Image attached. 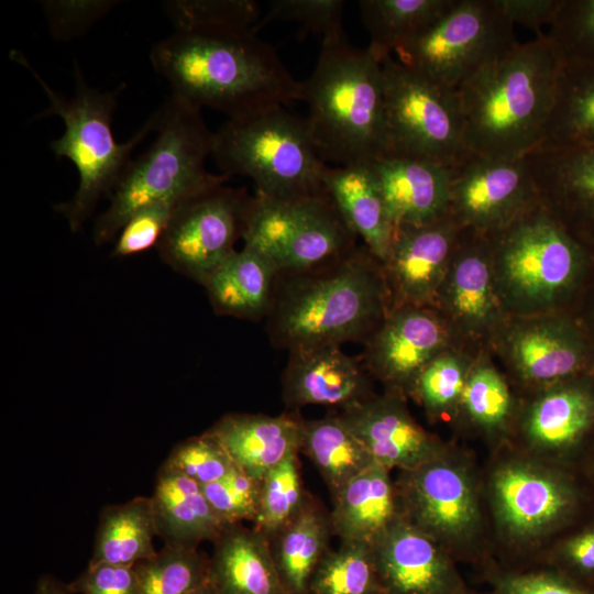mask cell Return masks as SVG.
Masks as SVG:
<instances>
[{"label":"cell","mask_w":594,"mask_h":594,"mask_svg":"<svg viewBox=\"0 0 594 594\" xmlns=\"http://www.w3.org/2000/svg\"><path fill=\"white\" fill-rule=\"evenodd\" d=\"M389 471L374 463L332 496L330 520L333 534L341 541L371 543L403 516Z\"/></svg>","instance_id":"obj_30"},{"label":"cell","mask_w":594,"mask_h":594,"mask_svg":"<svg viewBox=\"0 0 594 594\" xmlns=\"http://www.w3.org/2000/svg\"><path fill=\"white\" fill-rule=\"evenodd\" d=\"M528 454L582 471L594 446V373L551 385L522 422Z\"/></svg>","instance_id":"obj_16"},{"label":"cell","mask_w":594,"mask_h":594,"mask_svg":"<svg viewBox=\"0 0 594 594\" xmlns=\"http://www.w3.org/2000/svg\"><path fill=\"white\" fill-rule=\"evenodd\" d=\"M517 43L514 24L494 0H457L396 55L399 63L436 85L457 90Z\"/></svg>","instance_id":"obj_12"},{"label":"cell","mask_w":594,"mask_h":594,"mask_svg":"<svg viewBox=\"0 0 594 594\" xmlns=\"http://www.w3.org/2000/svg\"><path fill=\"white\" fill-rule=\"evenodd\" d=\"M381 268L355 244L319 266L280 273L266 316L271 340L293 351L369 339L387 316Z\"/></svg>","instance_id":"obj_2"},{"label":"cell","mask_w":594,"mask_h":594,"mask_svg":"<svg viewBox=\"0 0 594 594\" xmlns=\"http://www.w3.org/2000/svg\"><path fill=\"white\" fill-rule=\"evenodd\" d=\"M385 155L454 166L469 152L457 90L436 85L392 55L381 59Z\"/></svg>","instance_id":"obj_10"},{"label":"cell","mask_w":594,"mask_h":594,"mask_svg":"<svg viewBox=\"0 0 594 594\" xmlns=\"http://www.w3.org/2000/svg\"><path fill=\"white\" fill-rule=\"evenodd\" d=\"M367 371L340 345H319L289 351L282 377L287 406H337L341 409L370 396Z\"/></svg>","instance_id":"obj_22"},{"label":"cell","mask_w":594,"mask_h":594,"mask_svg":"<svg viewBox=\"0 0 594 594\" xmlns=\"http://www.w3.org/2000/svg\"><path fill=\"white\" fill-rule=\"evenodd\" d=\"M592 592H593V594H594V590H593Z\"/></svg>","instance_id":"obj_58"},{"label":"cell","mask_w":594,"mask_h":594,"mask_svg":"<svg viewBox=\"0 0 594 594\" xmlns=\"http://www.w3.org/2000/svg\"><path fill=\"white\" fill-rule=\"evenodd\" d=\"M371 547L384 594H461L468 588L453 557L403 516Z\"/></svg>","instance_id":"obj_17"},{"label":"cell","mask_w":594,"mask_h":594,"mask_svg":"<svg viewBox=\"0 0 594 594\" xmlns=\"http://www.w3.org/2000/svg\"><path fill=\"white\" fill-rule=\"evenodd\" d=\"M512 353L529 382L554 385L594 373V340L580 319L563 317L520 331Z\"/></svg>","instance_id":"obj_23"},{"label":"cell","mask_w":594,"mask_h":594,"mask_svg":"<svg viewBox=\"0 0 594 594\" xmlns=\"http://www.w3.org/2000/svg\"><path fill=\"white\" fill-rule=\"evenodd\" d=\"M371 165L395 230L430 223L448 213L453 166L396 156H383Z\"/></svg>","instance_id":"obj_24"},{"label":"cell","mask_w":594,"mask_h":594,"mask_svg":"<svg viewBox=\"0 0 594 594\" xmlns=\"http://www.w3.org/2000/svg\"><path fill=\"white\" fill-rule=\"evenodd\" d=\"M323 184L351 231L362 238L366 249L384 264L395 226L372 165L327 166Z\"/></svg>","instance_id":"obj_26"},{"label":"cell","mask_w":594,"mask_h":594,"mask_svg":"<svg viewBox=\"0 0 594 594\" xmlns=\"http://www.w3.org/2000/svg\"><path fill=\"white\" fill-rule=\"evenodd\" d=\"M403 517L453 558L475 554L483 530L480 491L473 466L444 449L395 482Z\"/></svg>","instance_id":"obj_13"},{"label":"cell","mask_w":594,"mask_h":594,"mask_svg":"<svg viewBox=\"0 0 594 594\" xmlns=\"http://www.w3.org/2000/svg\"><path fill=\"white\" fill-rule=\"evenodd\" d=\"M501 12L515 25L540 32L557 16L563 0H494Z\"/></svg>","instance_id":"obj_52"},{"label":"cell","mask_w":594,"mask_h":594,"mask_svg":"<svg viewBox=\"0 0 594 594\" xmlns=\"http://www.w3.org/2000/svg\"><path fill=\"white\" fill-rule=\"evenodd\" d=\"M563 63H594V0H563L546 34Z\"/></svg>","instance_id":"obj_41"},{"label":"cell","mask_w":594,"mask_h":594,"mask_svg":"<svg viewBox=\"0 0 594 594\" xmlns=\"http://www.w3.org/2000/svg\"><path fill=\"white\" fill-rule=\"evenodd\" d=\"M457 0H360L369 50L380 59L396 53L432 26Z\"/></svg>","instance_id":"obj_36"},{"label":"cell","mask_w":594,"mask_h":594,"mask_svg":"<svg viewBox=\"0 0 594 594\" xmlns=\"http://www.w3.org/2000/svg\"><path fill=\"white\" fill-rule=\"evenodd\" d=\"M541 206L594 249V144L525 156Z\"/></svg>","instance_id":"obj_20"},{"label":"cell","mask_w":594,"mask_h":594,"mask_svg":"<svg viewBox=\"0 0 594 594\" xmlns=\"http://www.w3.org/2000/svg\"><path fill=\"white\" fill-rule=\"evenodd\" d=\"M151 497L157 537L164 546L197 549L215 541L224 525L202 488L178 471L162 464Z\"/></svg>","instance_id":"obj_28"},{"label":"cell","mask_w":594,"mask_h":594,"mask_svg":"<svg viewBox=\"0 0 594 594\" xmlns=\"http://www.w3.org/2000/svg\"><path fill=\"white\" fill-rule=\"evenodd\" d=\"M538 202L526 157L468 152L453 166L448 213L461 229L504 230Z\"/></svg>","instance_id":"obj_15"},{"label":"cell","mask_w":594,"mask_h":594,"mask_svg":"<svg viewBox=\"0 0 594 594\" xmlns=\"http://www.w3.org/2000/svg\"><path fill=\"white\" fill-rule=\"evenodd\" d=\"M162 9L177 33L217 35L255 31L261 20V7L253 0H169L162 3Z\"/></svg>","instance_id":"obj_37"},{"label":"cell","mask_w":594,"mask_h":594,"mask_svg":"<svg viewBox=\"0 0 594 594\" xmlns=\"http://www.w3.org/2000/svg\"><path fill=\"white\" fill-rule=\"evenodd\" d=\"M487 579L491 594H593L551 566L528 571L493 569Z\"/></svg>","instance_id":"obj_50"},{"label":"cell","mask_w":594,"mask_h":594,"mask_svg":"<svg viewBox=\"0 0 594 594\" xmlns=\"http://www.w3.org/2000/svg\"><path fill=\"white\" fill-rule=\"evenodd\" d=\"M492 234L508 288L527 301L574 300L594 283V249L573 237L540 202Z\"/></svg>","instance_id":"obj_9"},{"label":"cell","mask_w":594,"mask_h":594,"mask_svg":"<svg viewBox=\"0 0 594 594\" xmlns=\"http://www.w3.org/2000/svg\"><path fill=\"white\" fill-rule=\"evenodd\" d=\"M330 514L314 499L268 538L273 561L286 594H308L312 574L329 549Z\"/></svg>","instance_id":"obj_32"},{"label":"cell","mask_w":594,"mask_h":594,"mask_svg":"<svg viewBox=\"0 0 594 594\" xmlns=\"http://www.w3.org/2000/svg\"><path fill=\"white\" fill-rule=\"evenodd\" d=\"M447 331L419 306L395 308L366 340L365 370L393 387L411 386L420 371L441 354Z\"/></svg>","instance_id":"obj_18"},{"label":"cell","mask_w":594,"mask_h":594,"mask_svg":"<svg viewBox=\"0 0 594 594\" xmlns=\"http://www.w3.org/2000/svg\"><path fill=\"white\" fill-rule=\"evenodd\" d=\"M157 135L152 145L130 162L110 204L97 218L92 239L103 245L143 207L170 198H186L227 177L211 174L205 162L212 151L213 132L201 109L170 96L158 109Z\"/></svg>","instance_id":"obj_6"},{"label":"cell","mask_w":594,"mask_h":594,"mask_svg":"<svg viewBox=\"0 0 594 594\" xmlns=\"http://www.w3.org/2000/svg\"><path fill=\"white\" fill-rule=\"evenodd\" d=\"M211 156L222 175L251 178L258 195L290 198L327 191V165L306 118L283 106L228 119L213 133Z\"/></svg>","instance_id":"obj_7"},{"label":"cell","mask_w":594,"mask_h":594,"mask_svg":"<svg viewBox=\"0 0 594 594\" xmlns=\"http://www.w3.org/2000/svg\"><path fill=\"white\" fill-rule=\"evenodd\" d=\"M261 482L234 466L217 482L201 486L210 506L224 525L253 521L256 518Z\"/></svg>","instance_id":"obj_46"},{"label":"cell","mask_w":594,"mask_h":594,"mask_svg":"<svg viewBox=\"0 0 594 594\" xmlns=\"http://www.w3.org/2000/svg\"><path fill=\"white\" fill-rule=\"evenodd\" d=\"M10 57L32 74L48 99V107L36 113L33 120L57 116L64 122V133L50 143V148L57 158H68L75 165L79 182L73 197L57 204L54 209L65 218L69 229L77 232L89 219L99 200L103 196L110 197L132 161L134 148L151 132L156 131L158 111L128 141L117 142L112 132V118L118 98L127 87L124 82L107 91L92 88L75 61V94L64 98L38 75L22 52L12 50Z\"/></svg>","instance_id":"obj_5"},{"label":"cell","mask_w":594,"mask_h":594,"mask_svg":"<svg viewBox=\"0 0 594 594\" xmlns=\"http://www.w3.org/2000/svg\"><path fill=\"white\" fill-rule=\"evenodd\" d=\"M342 0H271L255 26L257 32L272 21L297 22L302 33L320 34L322 40L344 36Z\"/></svg>","instance_id":"obj_43"},{"label":"cell","mask_w":594,"mask_h":594,"mask_svg":"<svg viewBox=\"0 0 594 594\" xmlns=\"http://www.w3.org/2000/svg\"><path fill=\"white\" fill-rule=\"evenodd\" d=\"M228 179L183 200L156 246L167 265L200 284L242 238L251 197L243 188L226 186Z\"/></svg>","instance_id":"obj_14"},{"label":"cell","mask_w":594,"mask_h":594,"mask_svg":"<svg viewBox=\"0 0 594 594\" xmlns=\"http://www.w3.org/2000/svg\"><path fill=\"white\" fill-rule=\"evenodd\" d=\"M279 274L268 257L244 245L229 254L201 285L218 315L260 320L270 311Z\"/></svg>","instance_id":"obj_29"},{"label":"cell","mask_w":594,"mask_h":594,"mask_svg":"<svg viewBox=\"0 0 594 594\" xmlns=\"http://www.w3.org/2000/svg\"><path fill=\"white\" fill-rule=\"evenodd\" d=\"M328 193L290 198L256 194L248 206L244 245L268 257L280 273L324 264L355 245Z\"/></svg>","instance_id":"obj_11"},{"label":"cell","mask_w":594,"mask_h":594,"mask_svg":"<svg viewBox=\"0 0 594 594\" xmlns=\"http://www.w3.org/2000/svg\"><path fill=\"white\" fill-rule=\"evenodd\" d=\"M461 594H479V593L472 592V591H470V590L466 588V590H465L463 593H461Z\"/></svg>","instance_id":"obj_57"},{"label":"cell","mask_w":594,"mask_h":594,"mask_svg":"<svg viewBox=\"0 0 594 594\" xmlns=\"http://www.w3.org/2000/svg\"><path fill=\"white\" fill-rule=\"evenodd\" d=\"M186 198L161 200L138 210L118 232L111 256H132L157 246L175 210Z\"/></svg>","instance_id":"obj_47"},{"label":"cell","mask_w":594,"mask_h":594,"mask_svg":"<svg viewBox=\"0 0 594 594\" xmlns=\"http://www.w3.org/2000/svg\"><path fill=\"white\" fill-rule=\"evenodd\" d=\"M582 472L594 484V446L582 466Z\"/></svg>","instance_id":"obj_55"},{"label":"cell","mask_w":594,"mask_h":594,"mask_svg":"<svg viewBox=\"0 0 594 594\" xmlns=\"http://www.w3.org/2000/svg\"><path fill=\"white\" fill-rule=\"evenodd\" d=\"M33 594H70L66 584L64 585L52 575H42L35 585Z\"/></svg>","instance_id":"obj_53"},{"label":"cell","mask_w":594,"mask_h":594,"mask_svg":"<svg viewBox=\"0 0 594 594\" xmlns=\"http://www.w3.org/2000/svg\"><path fill=\"white\" fill-rule=\"evenodd\" d=\"M157 537L151 497L138 496L105 506L99 515L89 563L133 566L156 554Z\"/></svg>","instance_id":"obj_33"},{"label":"cell","mask_w":594,"mask_h":594,"mask_svg":"<svg viewBox=\"0 0 594 594\" xmlns=\"http://www.w3.org/2000/svg\"><path fill=\"white\" fill-rule=\"evenodd\" d=\"M163 463L200 486L219 481L235 466L221 444L206 432L177 443Z\"/></svg>","instance_id":"obj_44"},{"label":"cell","mask_w":594,"mask_h":594,"mask_svg":"<svg viewBox=\"0 0 594 594\" xmlns=\"http://www.w3.org/2000/svg\"><path fill=\"white\" fill-rule=\"evenodd\" d=\"M484 234L474 229H461L455 243L458 256L453 260L447 283L448 307L471 327L484 326L495 310L487 261L492 243L484 239Z\"/></svg>","instance_id":"obj_34"},{"label":"cell","mask_w":594,"mask_h":594,"mask_svg":"<svg viewBox=\"0 0 594 594\" xmlns=\"http://www.w3.org/2000/svg\"><path fill=\"white\" fill-rule=\"evenodd\" d=\"M208 581L213 594H286L268 539L242 524L224 526L213 541Z\"/></svg>","instance_id":"obj_27"},{"label":"cell","mask_w":594,"mask_h":594,"mask_svg":"<svg viewBox=\"0 0 594 594\" xmlns=\"http://www.w3.org/2000/svg\"><path fill=\"white\" fill-rule=\"evenodd\" d=\"M301 419L289 415L227 414L205 432L217 440L233 464L249 476H264L299 452Z\"/></svg>","instance_id":"obj_25"},{"label":"cell","mask_w":594,"mask_h":594,"mask_svg":"<svg viewBox=\"0 0 594 594\" xmlns=\"http://www.w3.org/2000/svg\"><path fill=\"white\" fill-rule=\"evenodd\" d=\"M547 562L574 582L594 590V513L559 538Z\"/></svg>","instance_id":"obj_48"},{"label":"cell","mask_w":594,"mask_h":594,"mask_svg":"<svg viewBox=\"0 0 594 594\" xmlns=\"http://www.w3.org/2000/svg\"><path fill=\"white\" fill-rule=\"evenodd\" d=\"M562 62L546 34L490 63L458 89L469 152L525 157L540 143Z\"/></svg>","instance_id":"obj_3"},{"label":"cell","mask_w":594,"mask_h":594,"mask_svg":"<svg viewBox=\"0 0 594 594\" xmlns=\"http://www.w3.org/2000/svg\"><path fill=\"white\" fill-rule=\"evenodd\" d=\"M66 586L70 594H136V574L134 565L88 563Z\"/></svg>","instance_id":"obj_51"},{"label":"cell","mask_w":594,"mask_h":594,"mask_svg":"<svg viewBox=\"0 0 594 594\" xmlns=\"http://www.w3.org/2000/svg\"><path fill=\"white\" fill-rule=\"evenodd\" d=\"M466 378L461 362L441 353L420 371L411 386L428 414L441 415L460 404Z\"/></svg>","instance_id":"obj_45"},{"label":"cell","mask_w":594,"mask_h":594,"mask_svg":"<svg viewBox=\"0 0 594 594\" xmlns=\"http://www.w3.org/2000/svg\"><path fill=\"white\" fill-rule=\"evenodd\" d=\"M118 3V0H42L40 7L52 37L69 42L84 35Z\"/></svg>","instance_id":"obj_49"},{"label":"cell","mask_w":594,"mask_h":594,"mask_svg":"<svg viewBox=\"0 0 594 594\" xmlns=\"http://www.w3.org/2000/svg\"><path fill=\"white\" fill-rule=\"evenodd\" d=\"M594 144V63H563L538 151ZM534 150V151H535Z\"/></svg>","instance_id":"obj_31"},{"label":"cell","mask_w":594,"mask_h":594,"mask_svg":"<svg viewBox=\"0 0 594 594\" xmlns=\"http://www.w3.org/2000/svg\"><path fill=\"white\" fill-rule=\"evenodd\" d=\"M586 311L580 320L594 340V283L586 293Z\"/></svg>","instance_id":"obj_54"},{"label":"cell","mask_w":594,"mask_h":594,"mask_svg":"<svg viewBox=\"0 0 594 594\" xmlns=\"http://www.w3.org/2000/svg\"><path fill=\"white\" fill-rule=\"evenodd\" d=\"M460 404L475 425L495 431L507 421L512 398L501 375L492 367L482 366L468 375Z\"/></svg>","instance_id":"obj_42"},{"label":"cell","mask_w":594,"mask_h":594,"mask_svg":"<svg viewBox=\"0 0 594 594\" xmlns=\"http://www.w3.org/2000/svg\"><path fill=\"white\" fill-rule=\"evenodd\" d=\"M301 86L323 162L371 164L385 155L384 79L369 47L351 45L345 35L322 40L317 65Z\"/></svg>","instance_id":"obj_4"},{"label":"cell","mask_w":594,"mask_h":594,"mask_svg":"<svg viewBox=\"0 0 594 594\" xmlns=\"http://www.w3.org/2000/svg\"><path fill=\"white\" fill-rule=\"evenodd\" d=\"M488 495L499 534L514 544L564 534L594 513V484L582 471L529 454L498 461Z\"/></svg>","instance_id":"obj_8"},{"label":"cell","mask_w":594,"mask_h":594,"mask_svg":"<svg viewBox=\"0 0 594 594\" xmlns=\"http://www.w3.org/2000/svg\"><path fill=\"white\" fill-rule=\"evenodd\" d=\"M298 453H292L272 469L261 482V496L254 528L267 539L290 522L305 507Z\"/></svg>","instance_id":"obj_40"},{"label":"cell","mask_w":594,"mask_h":594,"mask_svg":"<svg viewBox=\"0 0 594 594\" xmlns=\"http://www.w3.org/2000/svg\"><path fill=\"white\" fill-rule=\"evenodd\" d=\"M308 594H384L371 543L341 541L328 549L309 583Z\"/></svg>","instance_id":"obj_38"},{"label":"cell","mask_w":594,"mask_h":594,"mask_svg":"<svg viewBox=\"0 0 594 594\" xmlns=\"http://www.w3.org/2000/svg\"><path fill=\"white\" fill-rule=\"evenodd\" d=\"M190 594H213V593L209 584V581H207L204 585H201L200 587H198Z\"/></svg>","instance_id":"obj_56"},{"label":"cell","mask_w":594,"mask_h":594,"mask_svg":"<svg viewBox=\"0 0 594 594\" xmlns=\"http://www.w3.org/2000/svg\"><path fill=\"white\" fill-rule=\"evenodd\" d=\"M460 231L449 213L430 223L395 230L383 268L398 307H422L436 296L446 278Z\"/></svg>","instance_id":"obj_21"},{"label":"cell","mask_w":594,"mask_h":594,"mask_svg":"<svg viewBox=\"0 0 594 594\" xmlns=\"http://www.w3.org/2000/svg\"><path fill=\"white\" fill-rule=\"evenodd\" d=\"M134 570L136 594H190L208 581L209 557L198 548L164 546Z\"/></svg>","instance_id":"obj_39"},{"label":"cell","mask_w":594,"mask_h":594,"mask_svg":"<svg viewBox=\"0 0 594 594\" xmlns=\"http://www.w3.org/2000/svg\"><path fill=\"white\" fill-rule=\"evenodd\" d=\"M150 61L169 84L170 96L223 112L228 119L301 100V82L253 30L217 35L174 32L153 45Z\"/></svg>","instance_id":"obj_1"},{"label":"cell","mask_w":594,"mask_h":594,"mask_svg":"<svg viewBox=\"0 0 594 594\" xmlns=\"http://www.w3.org/2000/svg\"><path fill=\"white\" fill-rule=\"evenodd\" d=\"M299 451L314 463L332 496L376 463L339 415L301 419Z\"/></svg>","instance_id":"obj_35"},{"label":"cell","mask_w":594,"mask_h":594,"mask_svg":"<svg viewBox=\"0 0 594 594\" xmlns=\"http://www.w3.org/2000/svg\"><path fill=\"white\" fill-rule=\"evenodd\" d=\"M339 417L373 460L388 470L416 469L446 449L415 421L395 393L370 396L343 408Z\"/></svg>","instance_id":"obj_19"}]
</instances>
